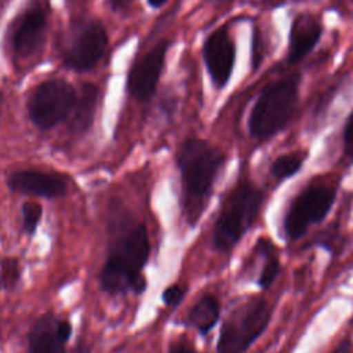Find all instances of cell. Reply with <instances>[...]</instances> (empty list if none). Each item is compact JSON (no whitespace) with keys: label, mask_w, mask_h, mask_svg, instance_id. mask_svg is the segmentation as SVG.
Instances as JSON below:
<instances>
[{"label":"cell","mask_w":353,"mask_h":353,"mask_svg":"<svg viewBox=\"0 0 353 353\" xmlns=\"http://www.w3.org/2000/svg\"><path fill=\"white\" fill-rule=\"evenodd\" d=\"M149 256L150 239L145 223L127 219L117 225L99 272L102 292L112 296L141 295L148 287L143 270Z\"/></svg>","instance_id":"obj_1"},{"label":"cell","mask_w":353,"mask_h":353,"mask_svg":"<svg viewBox=\"0 0 353 353\" xmlns=\"http://www.w3.org/2000/svg\"><path fill=\"white\" fill-rule=\"evenodd\" d=\"M226 156L200 138L186 139L178 149L176 167L182 186V211L193 228L205 211Z\"/></svg>","instance_id":"obj_2"},{"label":"cell","mask_w":353,"mask_h":353,"mask_svg":"<svg viewBox=\"0 0 353 353\" xmlns=\"http://www.w3.org/2000/svg\"><path fill=\"white\" fill-rule=\"evenodd\" d=\"M301 81V73L292 72L261 90L247 123L252 139L268 141L291 124L298 110Z\"/></svg>","instance_id":"obj_3"},{"label":"cell","mask_w":353,"mask_h":353,"mask_svg":"<svg viewBox=\"0 0 353 353\" xmlns=\"http://www.w3.org/2000/svg\"><path fill=\"white\" fill-rule=\"evenodd\" d=\"M263 192L251 181H240L223 199L212 229V247L221 254L230 252L256 221Z\"/></svg>","instance_id":"obj_4"},{"label":"cell","mask_w":353,"mask_h":353,"mask_svg":"<svg viewBox=\"0 0 353 353\" xmlns=\"http://www.w3.org/2000/svg\"><path fill=\"white\" fill-rule=\"evenodd\" d=\"M270 307L262 298L239 303L223 320L216 341V353H245L270 321Z\"/></svg>","instance_id":"obj_5"},{"label":"cell","mask_w":353,"mask_h":353,"mask_svg":"<svg viewBox=\"0 0 353 353\" xmlns=\"http://www.w3.org/2000/svg\"><path fill=\"white\" fill-rule=\"evenodd\" d=\"M76 99V90L66 80H46L29 95L26 103L29 119L36 128L48 131L72 114Z\"/></svg>","instance_id":"obj_6"},{"label":"cell","mask_w":353,"mask_h":353,"mask_svg":"<svg viewBox=\"0 0 353 353\" xmlns=\"http://www.w3.org/2000/svg\"><path fill=\"white\" fill-rule=\"evenodd\" d=\"M336 189L330 183H310L291 201L283 222L290 240L301 239L310 226L320 223L331 211Z\"/></svg>","instance_id":"obj_7"},{"label":"cell","mask_w":353,"mask_h":353,"mask_svg":"<svg viewBox=\"0 0 353 353\" xmlns=\"http://www.w3.org/2000/svg\"><path fill=\"white\" fill-rule=\"evenodd\" d=\"M73 325L52 312L40 316L28 331V353H90L84 345L69 350Z\"/></svg>","instance_id":"obj_8"},{"label":"cell","mask_w":353,"mask_h":353,"mask_svg":"<svg viewBox=\"0 0 353 353\" xmlns=\"http://www.w3.org/2000/svg\"><path fill=\"white\" fill-rule=\"evenodd\" d=\"M108 48V33L99 21L87 22L74 36L65 51L63 61L68 68L85 72L94 68Z\"/></svg>","instance_id":"obj_9"},{"label":"cell","mask_w":353,"mask_h":353,"mask_svg":"<svg viewBox=\"0 0 353 353\" xmlns=\"http://www.w3.org/2000/svg\"><path fill=\"white\" fill-rule=\"evenodd\" d=\"M203 59L212 84L222 90L229 83L236 62V44L226 28H218L207 36Z\"/></svg>","instance_id":"obj_10"},{"label":"cell","mask_w":353,"mask_h":353,"mask_svg":"<svg viewBox=\"0 0 353 353\" xmlns=\"http://www.w3.org/2000/svg\"><path fill=\"white\" fill-rule=\"evenodd\" d=\"M167 48L168 43L163 40L132 65L127 88L130 95L137 101H148L153 97L164 69Z\"/></svg>","instance_id":"obj_11"},{"label":"cell","mask_w":353,"mask_h":353,"mask_svg":"<svg viewBox=\"0 0 353 353\" xmlns=\"http://www.w3.org/2000/svg\"><path fill=\"white\" fill-rule=\"evenodd\" d=\"M7 188L18 194L41 199H59L68 193L69 183L63 175L36 168H25L7 176Z\"/></svg>","instance_id":"obj_12"},{"label":"cell","mask_w":353,"mask_h":353,"mask_svg":"<svg viewBox=\"0 0 353 353\" xmlns=\"http://www.w3.org/2000/svg\"><path fill=\"white\" fill-rule=\"evenodd\" d=\"M47 28V17L39 3L30 4L15 22L11 46L19 58H29L41 47Z\"/></svg>","instance_id":"obj_13"},{"label":"cell","mask_w":353,"mask_h":353,"mask_svg":"<svg viewBox=\"0 0 353 353\" xmlns=\"http://www.w3.org/2000/svg\"><path fill=\"white\" fill-rule=\"evenodd\" d=\"M323 36V23L320 18L310 12H301L294 17L288 32V48L285 61L295 65L305 59L317 46Z\"/></svg>","instance_id":"obj_14"},{"label":"cell","mask_w":353,"mask_h":353,"mask_svg":"<svg viewBox=\"0 0 353 353\" xmlns=\"http://www.w3.org/2000/svg\"><path fill=\"white\" fill-rule=\"evenodd\" d=\"M221 319V303L212 294H204L188 312L185 324L205 336Z\"/></svg>","instance_id":"obj_15"},{"label":"cell","mask_w":353,"mask_h":353,"mask_svg":"<svg viewBox=\"0 0 353 353\" xmlns=\"http://www.w3.org/2000/svg\"><path fill=\"white\" fill-rule=\"evenodd\" d=\"M98 102V88L90 83L81 87L72 112V130L84 132L92 123Z\"/></svg>","instance_id":"obj_16"},{"label":"cell","mask_w":353,"mask_h":353,"mask_svg":"<svg viewBox=\"0 0 353 353\" xmlns=\"http://www.w3.org/2000/svg\"><path fill=\"white\" fill-rule=\"evenodd\" d=\"M255 251L263 261V265H262L258 279H256V284L262 290H268L274 283V280L277 279L280 269H281L277 247H274L270 240L262 237L256 241Z\"/></svg>","instance_id":"obj_17"},{"label":"cell","mask_w":353,"mask_h":353,"mask_svg":"<svg viewBox=\"0 0 353 353\" xmlns=\"http://www.w3.org/2000/svg\"><path fill=\"white\" fill-rule=\"evenodd\" d=\"M307 153L305 150H295L276 157L270 165V172L277 181H284L294 176L302 168Z\"/></svg>","instance_id":"obj_18"},{"label":"cell","mask_w":353,"mask_h":353,"mask_svg":"<svg viewBox=\"0 0 353 353\" xmlns=\"http://www.w3.org/2000/svg\"><path fill=\"white\" fill-rule=\"evenodd\" d=\"M21 276L22 266L18 258L7 256L0 261V290H14L19 283Z\"/></svg>","instance_id":"obj_19"},{"label":"cell","mask_w":353,"mask_h":353,"mask_svg":"<svg viewBox=\"0 0 353 353\" xmlns=\"http://www.w3.org/2000/svg\"><path fill=\"white\" fill-rule=\"evenodd\" d=\"M43 218V205L36 201H26L21 208L22 230L28 236H34Z\"/></svg>","instance_id":"obj_20"},{"label":"cell","mask_w":353,"mask_h":353,"mask_svg":"<svg viewBox=\"0 0 353 353\" xmlns=\"http://www.w3.org/2000/svg\"><path fill=\"white\" fill-rule=\"evenodd\" d=\"M185 295H186L185 287H182L181 284H170L161 292V302L164 303V306L174 309V307L179 306V303L183 301Z\"/></svg>","instance_id":"obj_21"},{"label":"cell","mask_w":353,"mask_h":353,"mask_svg":"<svg viewBox=\"0 0 353 353\" xmlns=\"http://www.w3.org/2000/svg\"><path fill=\"white\" fill-rule=\"evenodd\" d=\"M342 141H343V153L350 160V163H353V110L350 112V114L345 121Z\"/></svg>","instance_id":"obj_22"},{"label":"cell","mask_w":353,"mask_h":353,"mask_svg":"<svg viewBox=\"0 0 353 353\" xmlns=\"http://www.w3.org/2000/svg\"><path fill=\"white\" fill-rule=\"evenodd\" d=\"M167 353H199V352L186 339L179 338L170 343Z\"/></svg>","instance_id":"obj_23"},{"label":"cell","mask_w":353,"mask_h":353,"mask_svg":"<svg viewBox=\"0 0 353 353\" xmlns=\"http://www.w3.org/2000/svg\"><path fill=\"white\" fill-rule=\"evenodd\" d=\"M338 234L334 233V232H330L328 234H323V237H317L316 240V244L321 245V247H325L327 250L330 251H334L335 247H336V241H338Z\"/></svg>","instance_id":"obj_24"},{"label":"cell","mask_w":353,"mask_h":353,"mask_svg":"<svg viewBox=\"0 0 353 353\" xmlns=\"http://www.w3.org/2000/svg\"><path fill=\"white\" fill-rule=\"evenodd\" d=\"M109 6L114 12H120L130 6V0H109Z\"/></svg>","instance_id":"obj_25"},{"label":"cell","mask_w":353,"mask_h":353,"mask_svg":"<svg viewBox=\"0 0 353 353\" xmlns=\"http://www.w3.org/2000/svg\"><path fill=\"white\" fill-rule=\"evenodd\" d=\"M331 353H353L352 352V342L349 339L341 341Z\"/></svg>","instance_id":"obj_26"},{"label":"cell","mask_w":353,"mask_h":353,"mask_svg":"<svg viewBox=\"0 0 353 353\" xmlns=\"http://www.w3.org/2000/svg\"><path fill=\"white\" fill-rule=\"evenodd\" d=\"M146 1L152 8H160L167 3V0H146Z\"/></svg>","instance_id":"obj_27"},{"label":"cell","mask_w":353,"mask_h":353,"mask_svg":"<svg viewBox=\"0 0 353 353\" xmlns=\"http://www.w3.org/2000/svg\"><path fill=\"white\" fill-rule=\"evenodd\" d=\"M212 1H221V3H225V1H233V0H212Z\"/></svg>","instance_id":"obj_28"},{"label":"cell","mask_w":353,"mask_h":353,"mask_svg":"<svg viewBox=\"0 0 353 353\" xmlns=\"http://www.w3.org/2000/svg\"><path fill=\"white\" fill-rule=\"evenodd\" d=\"M0 113H1V101H0Z\"/></svg>","instance_id":"obj_29"},{"label":"cell","mask_w":353,"mask_h":353,"mask_svg":"<svg viewBox=\"0 0 353 353\" xmlns=\"http://www.w3.org/2000/svg\"><path fill=\"white\" fill-rule=\"evenodd\" d=\"M294 1H306V0H294Z\"/></svg>","instance_id":"obj_30"},{"label":"cell","mask_w":353,"mask_h":353,"mask_svg":"<svg viewBox=\"0 0 353 353\" xmlns=\"http://www.w3.org/2000/svg\"><path fill=\"white\" fill-rule=\"evenodd\" d=\"M349 1H350V3H353V0H349Z\"/></svg>","instance_id":"obj_31"}]
</instances>
